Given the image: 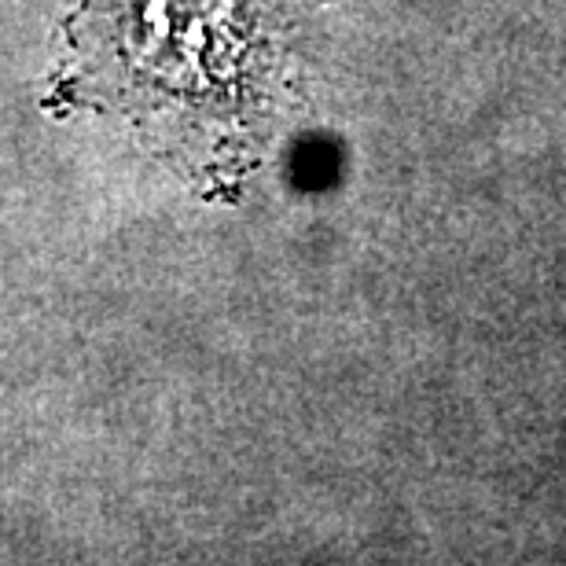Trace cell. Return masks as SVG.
Masks as SVG:
<instances>
[{
	"label": "cell",
	"mask_w": 566,
	"mask_h": 566,
	"mask_svg": "<svg viewBox=\"0 0 566 566\" xmlns=\"http://www.w3.org/2000/svg\"><path fill=\"white\" fill-rule=\"evenodd\" d=\"M287 0H85L82 85L185 151L254 137L280 71Z\"/></svg>",
	"instance_id": "cell-1"
}]
</instances>
